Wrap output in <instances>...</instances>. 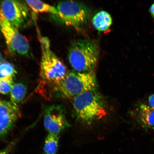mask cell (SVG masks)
Listing matches in <instances>:
<instances>
[{
    "instance_id": "obj_18",
    "label": "cell",
    "mask_w": 154,
    "mask_h": 154,
    "mask_svg": "<svg viewBox=\"0 0 154 154\" xmlns=\"http://www.w3.org/2000/svg\"><path fill=\"white\" fill-rule=\"evenodd\" d=\"M147 105L150 107L154 108V94L149 96Z\"/></svg>"
},
{
    "instance_id": "obj_7",
    "label": "cell",
    "mask_w": 154,
    "mask_h": 154,
    "mask_svg": "<svg viewBox=\"0 0 154 154\" xmlns=\"http://www.w3.org/2000/svg\"><path fill=\"white\" fill-rule=\"evenodd\" d=\"M44 127L49 134H59L70 126L64 109L60 105H53L45 108Z\"/></svg>"
},
{
    "instance_id": "obj_14",
    "label": "cell",
    "mask_w": 154,
    "mask_h": 154,
    "mask_svg": "<svg viewBox=\"0 0 154 154\" xmlns=\"http://www.w3.org/2000/svg\"><path fill=\"white\" fill-rule=\"evenodd\" d=\"M59 134H49L45 140L44 147L45 154H55L57 151L59 142Z\"/></svg>"
},
{
    "instance_id": "obj_20",
    "label": "cell",
    "mask_w": 154,
    "mask_h": 154,
    "mask_svg": "<svg viewBox=\"0 0 154 154\" xmlns=\"http://www.w3.org/2000/svg\"><path fill=\"white\" fill-rule=\"evenodd\" d=\"M2 55L1 53H0V63H1L2 61Z\"/></svg>"
},
{
    "instance_id": "obj_3",
    "label": "cell",
    "mask_w": 154,
    "mask_h": 154,
    "mask_svg": "<svg viewBox=\"0 0 154 154\" xmlns=\"http://www.w3.org/2000/svg\"><path fill=\"white\" fill-rule=\"evenodd\" d=\"M99 55L97 47L86 39H77L69 48L68 59L72 68L77 72H92Z\"/></svg>"
},
{
    "instance_id": "obj_11",
    "label": "cell",
    "mask_w": 154,
    "mask_h": 154,
    "mask_svg": "<svg viewBox=\"0 0 154 154\" xmlns=\"http://www.w3.org/2000/svg\"><path fill=\"white\" fill-rule=\"evenodd\" d=\"M112 18L109 13L105 11H101L96 13L92 18L94 27L99 31L106 30L112 23Z\"/></svg>"
},
{
    "instance_id": "obj_19",
    "label": "cell",
    "mask_w": 154,
    "mask_h": 154,
    "mask_svg": "<svg viewBox=\"0 0 154 154\" xmlns=\"http://www.w3.org/2000/svg\"><path fill=\"white\" fill-rule=\"evenodd\" d=\"M149 11L154 20V3L152 4L151 6L150 7Z\"/></svg>"
},
{
    "instance_id": "obj_12",
    "label": "cell",
    "mask_w": 154,
    "mask_h": 154,
    "mask_svg": "<svg viewBox=\"0 0 154 154\" xmlns=\"http://www.w3.org/2000/svg\"><path fill=\"white\" fill-rule=\"evenodd\" d=\"M25 2L34 12L50 13L57 16V8L52 5L40 1H26Z\"/></svg>"
},
{
    "instance_id": "obj_4",
    "label": "cell",
    "mask_w": 154,
    "mask_h": 154,
    "mask_svg": "<svg viewBox=\"0 0 154 154\" xmlns=\"http://www.w3.org/2000/svg\"><path fill=\"white\" fill-rule=\"evenodd\" d=\"M97 84L92 72H67L57 91L67 98H74L84 92L97 91Z\"/></svg>"
},
{
    "instance_id": "obj_10",
    "label": "cell",
    "mask_w": 154,
    "mask_h": 154,
    "mask_svg": "<svg viewBox=\"0 0 154 154\" xmlns=\"http://www.w3.org/2000/svg\"><path fill=\"white\" fill-rule=\"evenodd\" d=\"M137 120L142 128H147L154 127V108L146 104H141L135 111Z\"/></svg>"
},
{
    "instance_id": "obj_17",
    "label": "cell",
    "mask_w": 154,
    "mask_h": 154,
    "mask_svg": "<svg viewBox=\"0 0 154 154\" xmlns=\"http://www.w3.org/2000/svg\"><path fill=\"white\" fill-rule=\"evenodd\" d=\"M15 141L11 142L6 147L0 150V154H10L15 146Z\"/></svg>"
},
{
    "instance_id": "obj_5",
    "label": "cell",
    "mask_w": 154,
    "mask_h": 154,
    "mask_svg": "<svg viewBox=\"0 0 154 154\" xmlns=\"http://www.w3.org/2000/svg\"><path fill=\"white\" fill-rule=\"evenodd\" d=\"M57 17L63 24L80 29L87 23L90 16L89 9L82 3L70 1L60 2L57 7Z\"/></svg>"
},
{
    "instance_id": "obj_2",
    "label": "cell",
    "mask_w": 154,
    "mask_h": 154,
    "mask_svg": "<svg viewBox=\"0 0 154 154\" xmlns=\"http://www.w3.org/2000/svg\"><path fill=\"white\" fill-rule=\"evenodd\" d=\"M40 42L42 51L40 76L44 82L51 86L52 89L57 91L67 74L66 67L51 51L47 38H40Z\"/></svg>"
},
{
    "instance_id": "obj_8",
    "label": "cell",
    "mask_w": 154,
    "mask_h": 154,
    "mask_svg": "<svg viewBox=\"0 0 154 154\" xmlns=\"http://www.w3.org/2000/svg\"><path fill=\"white\" fill-rule=\"evenodd\" d=\"M26 3L13 0L2 2L0 10L4 16L11 23L18 29L26 22L28 10Z\"/></svg>"
},
{
    "instance_id": "obj_16",
    "label": "cell",
    "mask_w": 154,
    "mask_h": 154,
    "mask_svg": "<svg viewBox=\"0 0 154 154\" xmlns=\"http://www.w3.org/2000/svg\"><path fill=\"white\" fill-rule=\"evenodd\" d=\"M13 82L12 78L0 79V93L5 95L10 92Z\"/></svg>"
},
{
    "instance_id": "obj_1",
    "label": "cell",
    "mask_w": 154,
    "mask_h": 154,
    "mask_svg": "<svg viewBox=\"0 0 154 154\" xmlns=\"http://www.w3.org/2000/svg\"><path fill=\"white\" fill-rule=\"evenodd\" d=\"M72 104L76 120L84 124H91L107 114L104 100L97 91L80 94L73 98Z\"/></svg>"
},
{
    "instance_id": "obj_9",
    "label": "cell",
    "mask_w": 154,
    "mask_h": 154,
    "mask_svg": "<svg viewBox=\"0 0 154 154\" xmlns=\"http://www.w3.org/2000/svg\"><path fill=\"white\" fill-rule=\"evenodd\" d=\"M20 116L18 105L0 100V137L8 133Z\"/></svg>"
},
{
    "instance_id": "obj_13",
    "label": "cell",
    "mask_w": 154,
    "mask_h": 154,
    "mask_svg": "<svg viewBox=\"0 0 154 154\" xmlns=\"http://www.w3.org/2000/svg\"><path fill=\"white\" fill-rule=\"evenodd\" d=\"M26 92V87L24 84L20 83L14 84L10 92L11 101L18 105L24 99Z\"/></svg>"
},
{
    "instance_id": "obj_6",
    "label": "cell",
    "mask_w": 154,
    "mask_h": 154,
    "mask_svg": "<svg viewBox=\"0 0 154 154\" xmlns=\"http://www.w3.org/2000/svg\"><path fill=\"white\" fill-rule=\"evenodd\" d=\"M0 31L10 51L19 55H28L29 45L27 40L18 31V29L5 18L0 10Z\"/></svg>"
},
{
    "instance_id": "obj_15",
    "label": "cell",
    "mask_w": 154,
    "mask_h": 154,
    "mask_svg": "<svg viewBox=\"0 0 154 154\" xmlns=\"http://www.w3.org/2000/svg\"><path fill=\"white\" fill-rule=\"evenodd\" d=\"M17 72L13 65L7 61L0 63V79L14 78Z\"/></svg>"
}]
</instances>
